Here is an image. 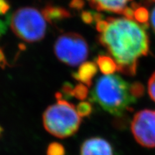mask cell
I'll use <instances>...</instances> for the list:
<instances>
[{"label":"cell","instance_id":"1","mask_svg":"<svg viewBox=\"0 0 155 155\" xmlns=\"http://www.w3.org/2000/svg\"><path fill=\"white\" fill-rule=\"evenodd\" d=\"M108 26L99 36L105 47L117 64L119 72L127 75H136L138 59L150 52V40L144 26L131 19H107Z\"/></svg>","mask_w":155,"mask_h":155},{"label":"cell","instance_id":"2","mask_svg":"<svg viewBox=\"0 0 155 155\" xmlns=\"http://www.w3.org/2000/svg\"><path fill=\"white\" fill-rule=\"evenodd\" d=\"M130 85L117 75H105L96 81L91 94V101L104 111L121 117L137 99L130 93Z\"/></svg>","mask_w":155,"mask_h":155},{"label":"cell","instance_id":"3","mask_svg":"<svg viewBox=\"0 0 155 155\" xmlns=\"http://www.w3.org/2000/svg\"><path fill=\"white\" fill-rule=\"evenodd\" d=\"M57 102L50 106L42 116L45 129L50 134L58 138L71 137L78 130L81 117L75 106L61 98L59 93L56 94Z\"/></svg>","mask_w":155,"mask_h":155},{"label":"cell","instance_id":"4","mask_svg":"<svg viewBox=\"0 0 155 155\" xmlns=\"http://www.w3.org/2000/svg\"><path fill=\"white\" fill-rule=\"evenodd\" d=\"M10 25L13 32L28 42L41 40L45 35L46 19L42 12L34 7H21L16 10L11 18Z\"/></svg>","mask_w":155,"mask_h":155},{"label":"cell","instance_id":"5","mask_svg":"<svg viewBox=\"0 0 155 155\" xmlns=\"http://www.w3.org/2000/svg\"><path fill=\"white\" fill-rule=\"evenodd\" d=\"M54 52L61 62L70 66H77L88 57V47L81 35L68 32L58 37L54 45Z\"/></svg>","mask_w":155,"mask_h":155},{"label":"cell","instance_id":"6","mask_svg":"<svg viewBox=\"0 0 155 155\" xmlns=\"http://www.w3.org/2000/svg\"><path fill=\"white\" fill-rule=\"evenodd\" d=\"M136 141L147 148H155V110L144 109L137 112L131 124Z\"/></svg>","mask_w":155,"mask_h":155},{"label":"cell","instance_id":"7","mask_svg":"<svg viewBox=\"0 0 155 155\" xmlns=\"http://www.w3.org/2000/svg\"><path fill=\"white\" fill-rule=\"evenodd\" d=\"M81 155H114L113 147L106 139L93 137L86 139L81 147Z\"/></svg>","mask_w":155,"mask_h":155},{"label":"cell","instance_id":"8","mask_svg":"<svg viewBox=\"0 0 155 155\" xmlns=\"http://www.w3.org/2000/svg\"><path fill=\"white\" fill-rule=\"evenodd\" d=\"M89 4L98 11L122 14L127 4L131 0H88Z\"/></svg>","mask_w":155,"mask_h":155},{"label":"cell","instance_id":"9","mask_svg":"<svg viewBox=\"0 0 155 155\" xmlns=\"http://www.w3.org/2000/svg\"><path fill=\"white\" fill-rule=\"evenodd\" d=\"M98 72V68L94 63L86 62L81 65L78 71L73 74L75 80L81 81L83 84L90 87L92 85V80Z\"/></svg>","mask_w":155,"mask_h":155},{"label":"cell","instance_id":"10","mask_svg":"<svg viewBox=\"0 0 155 155\" xmlns=\"http://www.w3.org/2000/svg\"><path fill=\"white\" fill-rule=\"evenodd\" d=\"M45 18L50 22H57L70 17L69 12L64 8L54 6H47L42 10Z\"/></svg>","mask_w":155,"mask_h":155},{"label":"cell","instance_id":"11","mask_svg":"<svg viewBox=\"0 0 155 155\" xmlns=\"http://www.w3.org/2000/svg\"><path fill=\"white\" fill-rule=\"evenodd\" d=\"M96 64L98 68L104 75H111L117 71V64L110 56L101 55L96 58Z\"/></svg>","mask_w":155,"mask_h":155},{"label":"cell","instance_id":"12","mask_svg":"<svg viewBox=\"0 0 155 155\" xmlns=\"http://www.w3.org/2000/svg\"><path fill=\"white\" fill-rule=\"evenodd\" d=\"M64 91L69 95L74 96L75 98L80 100H84L88 96V91L86 85L78 84L74 88L71 86V84H67L64 86Z\"/></svg>","mask_w":155,"mask_h":155},{"label":"cell","instance_id":"13","mask_svg":"<svg viewBox=\"0 0 155 155\" xmlns=\"http://www.w3.org/2000/svg\"><path fill=\"white\" fill-rule=\"evenodd\" d=\"M134 18L137 22L142 25V26L149 27V18L150 13L148 9L142 6H139L134 9Z\"/></svg>","mask_w":155,"mask_h":155},{"label":"cell","instance_id":"14","mask_svg":"<svg viewBox=\"0 0 155 155\" xmlns=\"http://www.w3.org/2000/svg\"><path fill=\"white\" fill-rule=\"evenodd\" d=\"M76 111L81 117L88 116L92 113V105L89 102L83 101L78 105Z\"/></svg>","mask_w":155,"mask_h":155},{"label":"cell","instance_id":"15","mask_svg":"<svg viewBox=\"0 0 155 155\" xmlns=\"http://www.w3.org/2000/svg\"><path fill=\"white\" fill-rule=\"evenodd\" d=\"M130 93L136 99L141 98L144 94V86L140 82H134L130 85Z\"/></svg>","mask_w":155,"mask_h":155},{"label":"cell","instance_id":"16","mask_svg":"<svg viewBox=\"0 0 155 155\" xmlns=\"http://www.w3.org/2000/svg\"><path fill=\"white\" fill-rule=\"evenodd\" d=\"M47 155H65L63 146L59 143H52L48 146Z\"/></svg>","mask_w":155,"mask_h":155},{"label":"cell","instance_id":"17","mask_svg":"<svg viewBox=\"0 0 155 155\" xmlns=\"http://www.w3.org/2000/svg\"><path fill=\"white\" fill-rule=\"evenodd\" d=\"M148 92L151 98L155 102V72L153 73L149 80Z\"/></svg>","mask_w":155,"mask_h":155},{"label":"cell","instance_id":"18","mask_svg":"<svg viewBox=\"0 0 155 155\" xmlns=\"http://www.w3.org/2000/svg\"><path fill=\"white\" fill-rule=\"evenodd\" d=\"M81 18L83 22L86 24H91L94 22V14L90 12H83L81 14Z\"/></svg>","mask_w":155,"mask_h":155},{"label":"cell","instance_id":"19","mask_svg":"<svg viewBox=\"0 0 155 155\" xmlns=\"http://www.w3.org/2000/svg\"><path fill=\"white\" fill-rule=\"evenodd\" d=\"M96 30H98V32H104L106 29H107L108 26V20H104V19H101V20L98 21V22H96Z\"/></svg>","mask_w":155,"mask_h":155},{"label":"cell","instance_id":"20","mask_svg":"<svg viewBox=\"0 0 155 155\" xmlns=\"http://www.w3.org/2000/svg\"><path fill=\"white\" fill-rule=\"evenodd\" d=\"M122 15L125 17V18L132 20L134 17V9L131 7H126L124 9L123 12H122Z\"/></svg>","mask_w":155,"mask_h":155},{"label":"cell","instance_id":"21","mask_svg":"<svg viewBox=\"0 0 155 155\" xmlns=\"http://www.w3.org/2000/svg\"><path fill=\"white\" fill-rule=\"evenodd\" d=\"M9 9V5L6 0H0V15L5 14Z\"/></svg>","mask_w":155,"mask_h":155},{"label":"cell","instance_id":"22","mask_svg":"<svg viewBox=\"0 0 155 155\" xmlns=\"http://www.w3.org/2000/svg\"><path fill=\"white\" fill-rule=\"evenodd\" d=\"M71 5V7H73V8L81 9L84 6V2L83 0H73Z\"/></svg>","mask_w":155,"mask_h":155},{"label":"cell","instance_id":"23","mask_svg":"<svg viewBox=\"0 0 155 155\" xmlns=\"http://www.w3.org/2000/svg\"><path fill=\"white\" fill-rule=\"evenodd\" d=\"M151 24H152L153 30L155 32V7L153 9L152 15H151Z\"/></svg>","mask_w":155,"mask_h":155},{"label":"cell","instance_id":"24","mask_svg":"<svg viewBox=\"0 0 155 155\" xmlns=\"http://www.w3.org/2000/svg\"><path fill=\"white\" fill-rule=\"evenodd\" d=\"M2 64H5V56L3 55V53L0 50V65H2Z\"/></svg>","mask_w":155,"mask_h":155},{"label":"cell","instance_id":"25","mask_svg":"<svg viewBox=\"0 0 155 155\" xmlns=\"http://www.w3.org/2000/svg\"><path fill=\"white\" fill-rule=\"evenodd\" d=\"M152 1H154V2H155V0H152Z\"/></svg>","mask_w":155,"mask_h":155}]
</instances>
